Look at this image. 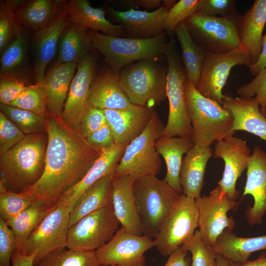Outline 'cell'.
<instances>
[{"mask_svg": "<svg viewBox=\"0 0 266 266\" xmlns=\"http://www.w3.org/2000/svg\"><path fill=\"white\" fill-rule=\"evenodd\" d=\"M214 157L224 162V169L218 186L222 192L232 200H236L239 192L236 189L237 179L247 168L252 153L246 141L232 136L217 142Z\"/></svg>", "mask_w": 266, "mask_h": 266, "instance_id": "cell-17", "label": "cell"}, {"mask_svg": "<svg viewBox=\"0 0 266 266\" xmlns=\"http://www.w3.org/2000/svg\"><path fill=\"white\" fill-rule=\"evenodd\" d=\"M133 192L143 235L154 239L164 219L181 194L157 176L136 179Z\"/></svg>", "mask_w": 266, "mask_h": 266, "instance_id": "cell-5", "label": "cell"}, {"mask_svg": "<svg viewBox=\"0 0 266 266\" xmlns=\"http://www.w3.org/2000/svg\"><path fill=\"white\" fill-rule=\"evenodd\" d=\"M26 82L16 79L0 80V102L9 105L15 100L29 86Z\"/></svg>", "mask_w": 266, "mask_h": 266, "instance_id": "cell-50", "label": "cell"}, {"mask_svg": "<svg viewBox=\"0 0 266 266\" xmlns=\"http://www.w3.org/2000/svg\"><path fill=\"white\" fill-rule=\"evenodd\" d=\"M35 200L28 191L12 192L0 183V218L5 222L8 221L29 207Z\"/></svg>", "mask_w": 266, "mask_h": 266, "instance_id": "cell-41", "label": "cell"}, {"mask_svg": "<svg viewBox=\"0 0 266 266\" xmlns=\"http://www.w3.org/2000/svg\"><path fill=\"white\" fill-rule=\"evenodd\" d=\"M153 247V238L130 234L121 227L96 253L101 266H145L144 253Z\"/></svg>", "mask_w": 266, "mask_h": 266, "instance_id": "cell-16", "label": "cell"}, {"mask_svg": "<svg viewBox=\"0 0 266 266\" xmlns=\"http://www.w3.org/2000/svg\"><path fill=\"white\" fill-rule=\"evenodd\" d=\"M212 248L216 254L230 262H243L255 252H266V235L242 237L226 230L219 236Z\"/></svg>", "mask_w": 266, "mask_h": 266, "instance_id": "cell-32", "label": "cell"}, {"mask_svg": "<svg viewBox=\"0 0 266 266\" xmlns=\"http://www.w3.org/2000/svg\"><path fill=\"white\" fill-rule=\"evenodd\" d=\"M216 266H230V261L223 256L216 254Z\"/></svg>", "mask_w": 266, "mask_h": 266, "instance_id": "cell-57", "label": "cell"}, {"mask_svg": "<svg viewBox=\"0 0 266 266\" xmlns=\"http://www.w3.org/2000/svg\"><path fill=\"white\" fill-rule=\"evenodd\" d=\"M66 15L69 22L78 24L102 34L123 37L127 33L121 24H114L105 17V12L100 7H93L87 0L67 1Z\"/></svg>", "mask_w": 266, "mask_h": 266, "instance_id": "cell-27", "label": "cell"}, {"mask_svg": "<svg viewBox=\"0 0 266 266\" xmlns=\"http://www.w3.org/2000/svg\"><path fill=\"white\" fill-rule=\"evenodd\" d=\"M93 48L99 51L115 73L125 66L142 60L159 61L168 42L166 33L151 38L115 37L89 30Z\"/></svg>", "mask_w": 266, "mask_h": 266, "instance_id": "cell-4", "label": "cell"}, {"mask_svg": "<svg viewBox=\"0 0 266 266\" xmlns=\"http://www.w3.org/2000/svg\"><path fill=\"white\" fill-rule=\"evenodd\" d=\"M184 91L194 145L210 147L215 141L233 136V118L229 110L201 94L188 79Z\"/></svg>", "mask_w": 266, "mask_h": 266, "instance_id": "cell-3", "label": "cell"}, {"mask_svg": "<svg viewBox=\"0 0 266 266\" xmlns=\"http://www.w3.org/2000/svg\"><path fill=\"white\" fill-rule=\"evenodd\" d=\"M248 67L251 74L253 75H256L266 67V33L262 37V51L257 61Z\"/></svg>", "mask_w": 266, "mask_h": 266, "instance_id": "cell-54", "label": "cell"}, {"mask_svg": "<svg viewBox=\"0 0 266 266\" xmlns=\"http://www.w3.org/2000/svg\"><path fill=\"white\" fill-rule=\"evenodd\" d=\"M25 135L2 113L0 112V155L15 146Z\"/></svg>", "mask_w": 266, "mask_h": 266, "instance_id": "cell-46", "label": "cell"}, {"mask_svg": "<svg viewBox=\"0 0 266 266\" xmlns=\"http://www.w3.org/2000/svg\"><path fill=\"white\" fill-rule=\"evenodd\" d=\"M246 169L242 197L253 198V205L245 213L248 224L253 226L261 224L266 213V152L260 146H255Z\"/></svg>", "mask_w": 266, "mask_h": 266, "instance_id": "cell-18", "label": "cell"}, {"mask_svg": "<svg viewBox=\"0 0 266 266\" xmlns=\"http://www.w3.org/2000/svg\"><path fill=\"white\" fill-rule=\"evenodd\" d=\"M153 108L133 104L121 109L103 110L115 143L129 144L145 130Z\"/></svg>", "mask_w": 266, "mask_h": 266, "instance_id": "cell-21", "label": "cell"}, {"mask_svg": "<svg viewBox=\"0 0 266 266\" xmlns=\"http://www.w3.org/2000/svg\"><path fill=\"white\" fill-rule=\"evenodd\" d=\"M200 0H180L169 9L165 20L164 29L171 35L177 25L197 12Z\"/></svg>", "mask_w": 266, "mask_h": 266, "instance_id": "cell-44", "label": "cell"}, {"mask_svg": "<svg viewBox=\"0 0 266 266\" xmlns=\"http://www.w3.org/2000/svg\"><path fill=\"white\" fill-rule=\"evenodd\" d=\"M97 59L91 52L78 64L61 116L65 124L76 131H79L82 119L90 107L89 97L96 74Z\"/></svg>", "mask_w": 266, "mask_h": 266, "instance_id": "cell-15", "label": "cell"}, {"mask_svg": "<svg viewBox=\"0 0 266 266\" xmlns=\"http://www.w3.org/2000/svg\"><path fill=\"white\" fill-rule=\"evenodd\" d=\"M108 14L125 28L130 38L146 39L165 33L164 26L168 11L162 5L153 11L131 8L127 11L107 7Z\"/></svg>", "mask_w": 266, "mask_h": 266, "instance_id": "cell-19", "label": "cell"}, {"mask_svg": "<svg viewBox=\"0 0 266 266\" xmlns=\"http://www.w3.org/2000/svg\"><path fill=\"white\" fill-rule=\"evenodd\" d=\"M213 149L193 145L183 159L180 182L183 194L196 199L200 196L204 185L207 163L212 157Z\"/></svg>", "mask_w": 266, "mask_h": 266, "instance_id": "cell-30", "label": "cell"}, {"mask_svg": "<svg viewBox=\"0 0 266 266\" xmlns=\"http://www.w3.org/2000/svg\"><path fill=\"white\" fill-rule=\"evenodd\" d=\"M238 16H209L196 12L184 21L194 41L206 52L226 53L241 45Z\"/></svg>", "mask_w": 266, "mask_h": 266, "instance_id": "cell-9", "label": "cell"}, {"mask_svg": "<svg viewBox=\"0 0 266 266\" xmlns=\"http://www.w3.org/2000/svg\"><path fill=\"white\" fill-rule=\"evenodd\" d=\"M192 254V266H216V253L212 246L201 238L199 230L182 246Z\"/></svg>", "mask_w": 266, "mask_h": 266, "instance_id": "cell-43", "label": "cell"}, {"mask_svg": "<svg viewBox=\"0 0 266 266\" xmlns=\"http://www.w3.org/2000/svg\"><path fill=\"white\" fill-rule=\"evenodd\" d=\"M50 208L43 201L35 200L27 209L6 221L16 240V249L20 252L33 232L48 214Z\"/></svg>", "mask_w": 266, "mask_h": 266, "instance_id": "cell-37", "label": "cell"}, {"mask_svg": "<svg viewBox=\"0 0 266 266\" xmlns=\"http://www.w3.org/2000/svg\"><path fill=\"white\" fill-rule=\"evenodd\" d=\"M125 3L136 7L143 8L146 10L157 9L163 5L161 0H125Z\"/></svg>", "mask_w": 266, "mask_h": 266, "instance_id": "cell-55", "label": "cell"}, {"mask_svg": "<svg viewBox=\"0 0 266 266\" xmlns=\"http://www.w3.org/2000/svg\"><path fill=\"white\" fill-rule=\"evenodd\" d=\"M252 62L248 51L242 45L226 53L206 52L199 83L196 88L204 96L222 105V90L232 68L238 65L249 66Z\"/></svg>", "mask_w": 266, "mask_h": 266, "instance_id": "cell-13", "label": "cell"}, {"mask_svg": "<svg viewBox=\"0 0 266 266\" xmlns=\"http://www.w3.org/2000/svg\"><path fill=\"white\" fill-rule=\"evenodd\" d=\"M230 266H266V252H263L259 257L254 260H246L240 263L230 262Z\"/></svg>", "mask_w": 266, "mask_h": 266, "instance_id": "cell-56", "label": "cell"}, {"mask_svg": "<svg viewBox=\"0 0 266 266\" xmlns=\"http://www.w3.org/2000/svg\"><path fill=\"white\" fill-rule=\"evenodd\" d=\"M106 124L107 120L103 110L90 105L82 119L79 131L86 137Z\"/></svg>", "mask_w": 266, "mask_h": 266, "instance_id": "cell-49", "label": "cell"}, {"mask_svg": "<svg viewBox=\"0 0 266 266\" xmlns=\"http://www.w3.org/2000/svg\"><path fill=\"white\" fill-rule=\"evenodd\" d=\"M37 266H101L96 251L66 247L44 257Z\"/></svg>", "mask_w": 266, "mask_h": 266, "instance_id": "cell-38", "label": "cell"}, {"mask_svg": "<svg viewBox=\"0 0 266 266\" xmlns=\"http://www.w3.org/2000/svg\"><path fill=\"white\" fill-rule=\"evenodd\" d=\"M199 219L196 199L180 195L164 219L154 239V247L163 256H169L193 235Z\"/></svg>", "mask_w": 266, "mask_h": 266, "instance_id": "cell-10", "label": "cell"}, {"mask_svg": "<svg viewBox=\"0 0 266 266\" xmlns=\"http://www.w3.org/2000/svg\"><path fill=\"white\" fill-rule=\"evenodd\" d=\"M199 213V232L202 239L213 246L219 236L226 230L232 231L235 222L228 212L234 209L236 200L230 199L218 186L208 196L196 199Z\"/></svg>", "mask_w": 266, "mask_h": 266, "instance_id": "cell-14", "label": "cell"}, {"mask_svg": "<svg viewBox=\"0 0 266 266\" xmlns=\"http://www.w3.org/2000/svg\"><path fill=\"white\" fill-rule=\"evenodd\" d=\"M66 0H17L15 15L23 28L36 32L54 22L66 12Z\"/></svg>", "mask_w": 266, "mask_h": 266, "instance_id": "cell-25", "label": "cell"}, {"mask_svg": "<svg viewBox=\"0 0 266 266\" xmlns=\"http://www.w3.org/2000/svg\"><path fill=\"white\" fill-rule=\"evenodd\" d=\"M176 3V0H164L162 5L169 10Z\"/></svg>", "mask_w": 266, "mask_h": 266, "instance_id": "cell-58", "label": "cell"}, {"mask_svg": "<svg viewBox=\"0 0 266 266\" xmlns=\"http://www.w3.org/2000/svg\"><path fill=\"white\" fill-rule=\"evenodd\" d=\"M69 22L65 12L50 25L34 33L33 47L35 83L43 79L46 66L56 54L61 34Z\"/></svg>", "mask_w": 266, "mask_h": 266, "instance_id": "cell-24", "label": "cell"}, {"mask_svg": "<svg viewBox=\"0 0 266 266\" xmlns=\"http://www.w3.org/2000/svg\"><path fill=\"white\" fill-rule=\"evenodd\" d=\"M35 254L26 255L16 249L11 256L12 266H34Z\"/></svg>", "mask_w": 266, "mask_h": 266, "instance_id": "cell-53", "label": "cell"}, {"mask_svg": "<svg viewBox=\"0 0 266 266\" xmlns=\"http://www.w3.org/2000/svg\"><path fill=\"white\" fill-rule=\"evenodd\" d=\"M47 142L46 132L26 135L0 155V183L7 190L23 193L39 180L44 170Z\"/></svg>", "mask_w": 266, "mask_h": 266, "instance_id": "cell-2", "label": "cell"}, {"mask_svg": "<svg viewBox=\"0 0 266 266\" xmlns=\"http://www.w3.org/2000/svg\"><path fill=\"white\" fill-rule=\"evenodd\" d=\"M113 176L103 177L81 195L69 212V227L91 212L112 203Z\"/></svg>", "mask_w": 266, "mask_h": 266, "instance_id": "cell-34", "label": "cell"}, {"mask_svg": "<svg viewBox=\"0 0 266 266\" xmlns=\"http://www.w3.org/2000/svg\"><path fill=\"white\" fill-rule=\"evenodd\" d=\"M85 138L91 145L101 150L115 143L112 131L107 123Z\"/></svg>", "mask_w": 266, "mask_h": 266, "instance_id": "cell-51", "label": "cell"}, {"mask_svg": "<svg viewBox=\"0 0 266 266\" xmlns=\"http://www.w3.org/2000/svg\"><path fill=\"white\" fill-rule=\"evenodd\" d=\"M135 180L129 176H113L112 205L121 227L130 234L141 236L143 230L133 192Z\"/></svg>", "mask_w": 266, "mask_h": 266, "instance_id": "cell-22", "label": "cell"}, {"mask_svg": "<svg viewBox=\"0 0 266 266\" xmlns=\"http://www.w3.org/2000/svg\"><path fill=\"white\" fill-rule=\"evenodd\" d=\"M16 246L12 230L6 222L0 218V266H10L11 256Z\"/></svg>", "mask_w": 266, "mask_h": 266, "instance_id": "cell-47", "label": "cell"}, {"mask_svg": "<svg viewBox=\"0 0 266 266\" xmlns=\"http://www.w3.org/2000/svg\"><path fill=\"white\" fill-rule=\"evenodd\" d=\"M241 97L253 98L260 106L263 114L266 117V67L260 71L249 83L243 85L237 90Z\"/></svg>", "mask_w": 266, "mask_h": 266, "instance_id": "cell-45", "label": "cell"}, {"mask_svg": "<svg viewBox=\"0 0 266 266\" xmlns=\"http://www.w3.org/2000/svg\"><path fill=\"white\" fill-rule=\"evenodd\" d=\"M89 105L101 109H121L131 103L119 83V75L111 69L96 74L89 97Z\"/></svg>", "mask_w": 266, "mask_h": 266, "instance_id": "cell-29", "label": "cell"}, {"mask_svg": "<svg viewBox=\"0 0 266 266\" xmlns=\"http://www.w3.org/2000/svg\"><path fill=\"white\" fill-rule=\"evenodd\" d=\"M0 110L25 135L46 132V117L9 105L0 104Z\"/></svg>", "mask_w": 266, "mask_h": 266, "instance_id": "cell-39", "label": "cell"}, {"mask_svg": "<svg viewBox=\"0 0 266 266\" xmlns=\"http://www.w3.org/2000/svg\"><path fill=\"white\" fill-rule=\"evenodd\" d=\"M127 145L115 143L102 150L101 154L84 177L62 195L56 204L64 205L70 211L77 200L88 188L106 175H114Z\"/></svg>", "mask_w": 266, "mask_h": 266, "instance_id": "cell-20", "label": "cell"}, {"mask_svg": "<svg viewBox=\"0 0 266 266\" xmlns=\"http://www.w3.org/2000/svg\"><path fill=\"white\" fill-rule=\"evenodd\" d=\"M69 212L65 205L55 204L29 237L21 252L35 254L34 266L49 254L66 247Z\"/></svg>", "mask_w": 266, "mask_h": 266, "instance_id": "cell-12", "label": "cell"}, {"mask_svg": "<svg viewBox=\"0 0 266 266\" xmlns=\"http://www.w3.org/2000/svg\"><path fill=\"white\" fill-rule=\"evenodd\" d=\"M17 0H1L0 4V55L13 42L23 27L16 15Z\"/></svg>", "mask_w": 266, "mask_h": 266, "instance_id": "cell-40", "label": "cell"}, {"mask_svg": "<svg viewBox=\"0 0 266 266\" xmlns=\"http://www.w3.org/2000/svg\"><path fill=\"white\" fill-rule=\"evenodd\" d=\"M167 72L158 61L142 60L122 69L119 83L132 104L153 108L166 98Z\"/></svg>", "mask_w": 266, "mask_h": 266, "instance_id": "cell-6", "label": "cell"}, {"mask_svg": "<svg viewBox=\"0 0 266 266\" xmlns=\"http://www.w3.org/2000/svg\"><path fill=\"white\" fill-rule=\"evenodd\" d=\"M194 145L189 138L180 136L160 137L156 141V149L164 159L166 173L164 179L177 192L182 194L180 172L183 156Z\"/></svg>", "mask_w": 266, "mask_h": 266, "instance_id": "cell-31", "label": "cell"}, {"mask_svg": "<svg viewBox=\"0 0 266 266\" xmlns=\"http://www.w3.org/2000/svg\"><path fill=\"white\" fill-rule=\"evenodd\" d=\"M222 106L233 116L234 132L245 131L266 141V117L254 98L224 95Z\"/></svg>", "mask_w": 266, "mask_h": 266, "instance_id": "cell-26", "label": "cell"}, {"mask_svg": "<svg viewBox=\"0 0 266 266\" xmlns=\"http://www.w3.org/2000/svg\"><path fill=\"white\" fill-rule=\"evenodd\" d=\"M9 105L31 111L44 117L49 115L46 95L39 83L28 86Z\"/></svg>", "mask_w": 266, "mask_h": 266, "instance_id": "cell-42", "label": "cell"}, {"mask_svg": "<svg viewBox=\"0 0 266 266\" xmlns=\"http://www.w3.org/2000/svg\"><path fill=\"white\" fill-rule=\"evenodd\" d=\"M116 266L113 265V266Z\"/></svg>", "mask_w": 266, "mask_h": 266, "instance_id": "cell-59", "label": "cell"}, {"mask_svg": "<svg viewBox=\"0 0 266 266\" xmlns=\"http://www.w3.org/2000/svg\"><path fill=\"white\" fill-rule=\"evenodd\" d=\"M266 23V0H256L244 14L238 15L237 28L241 45L248 51L252 65L262 51L263 32Z\"/></svg>", "mask_w": 266, "mask_h": 266, "instance_id": "cell-28", "label": "cell"}, {"mask_svg": "<svg viewBox=\"0 0 266 266\" xmlns=\"http://www.w3.org/2000/svg\"><path fill=\"white\" fill-rule=\"evenodd\" d=\"M93 49L88 30L69 22L60 37L56 63L78 64Z\"/></svg>", "mask_w": 266, "mask_h": 266, "instance_id": "cell-33", "label": "cell"}, {"mask_svg": "<svg viewBox=\"0 0 266 266\" xmlns=\"http://www.w3.org/2000/svg\"><path fill=\"white\" fill-rule=\"evenodd\" d=\"M235 4L233 0H200L197 12L209 16L234 15Z\"/></svg>", "mask_w": 266, "mask_h": 266, "instance_id": "cell-48", "label": "cell"}, {"mask_svg": "<svg viewBox=\"0 0 266 266\" xmlns=\"http://www.w3.org/2000/svg\"><path fill=\"white\" fill-rule=\"evenodd\" d=\"M164 54L168 63L166 93L169 112L161 137L180 136L192 140V127L185 97L187 76L172 37L167 42Z\"/></svg>", "mask_w": 266, "mask_h": 266, "instance_id": "cell-8", "label": "cell"}, {"mask_svg": "<svg viewBox=\"0 0 266 266\" xmlns=\"http://www.w3.org/2000/svg\"><path fill=\"white\" fill-rule=\"evenodd\" d=\"M46 128L48 142L44 170L39 180L27 191L51 208L84 177L102 150L91 145L79 131L67 126L61 117L49 114Z\"/></svg>", "mask_w": 266, "mask_h": 266, "instance_id": "cell-1", "label": "cell"}, {"mask_svg": "<svg viewBox=\"0 0 266 266\" xmlns=\"http://www.w3.org/2000/svg\"><path fill=\"white\" fill-rule=\"evenodd\" d=\"M77 65L56 63L39 83L46 95L50 115L55 118L61 117Z\"/></svg>", "mask_w": 266, "mask_h": 266, "instance_id": "cell-23", "label": "cell"}, {"mask_svg": "<svg viewBox=\"0 0 266 266\" xmlns=\"http://www.w3.org/2000/svg\"><path fill=\"white\" fill-rule=\"evenodd\" d=\"M173 32L181 47L187 79L197 88L206 52L194 41L184 21L177 25Z\"/></svg>", "mask_w": 266, "mask_h": 266, "instance_id": "cell-36", "label": "cell"}, {"mask_svg": "<svg viewBox=\"0 0 266 266\" xmlns=\"http://www.w3.org/2000/svg\"><path fill=\"white\" fill-rule=\"evenodd\" d=\"M27 50V38L22 29L13 42L0 55V80L16 79L31 85Z\"/></svg>", "mask_w": 266, "mask_h": 266, "instance_id": "cell-35", "label": "cell"}, {"mask_svg": "<svg viewBox=\"0 0 266 266\" xmlns=\"http://www.w3.org/2000/svg\"><path fill=\"white\" fill-rule=\"evenodd\" d=\"M190 258L187 252L180 247L171 253L164 266H189Z\"/></svg>", "mask_w": 266, "mask_h": 266, "instance_id": "cell-52", "label": "cell"}, {"mask_svg": "<svg viewBox=\"0 0 266 266\" xmlns=\"http://www.w3.org/2000/svg\"><path fill=\"white\" fill-rule=\"evenodd\" d=\"M164 128L157 112L154 109L145 130L127 144L114 176H129L135 180L157 176L161 170L162 162L155 144Z\"/></svg>", "mask_w": 266, "mask_h": 266, "instance_id": "cell-7", "label": "cell"}, {"mask_svg": "<svg viewBox=\"0 0 266 266\" xmlns=\"http://www.w3.org/2000/svg\"><path fill=\"white\" fill-rule=\"evenodd\" d=\"M119 224L112 203L100 208L69 227L66 247L96 251L112 238Z\"/></svg>", "mask_w": 266, "mask_h": 266, "instance_id": "cell-11", "label": "cell"}]
</instances>
